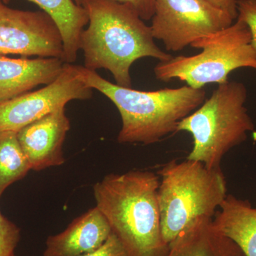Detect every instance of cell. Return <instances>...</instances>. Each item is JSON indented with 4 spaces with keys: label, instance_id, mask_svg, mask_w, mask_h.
<instances>
[{
    "label": "cell",
    "instance_id": "cell-1",
    "mask_svg": "<svg viewBox=\"0 0 256 256\" xmlns=\"http://www.w3.org/2000/svg\"><path fill=\"white\" fill-rule=\"evenodd\" d=\"M88 28L80 36L86 68L106 69L116 84L132 88L130 69L136 60L153 58L166 62L172 55L158 46L150 26L129 4L114 0H86Z\"/></svg>",
    "mask_w": 256,
    "mask_h": 256
},
{
    "label": "cell",
    "instance_id": "cell-19",
    "mask_svg": "<svg viewBox=\"0 0 256 256\" xmlns=\"http://www.w3.org/2000/svg\"><path fill=\"white\" fill-rule=\"evenodd\" d=\"M80 256H133L124 242L112 232L108 238L96 250Z\"/></svg>",
    "mask_w": 256,
    "mask_h": 256
},
{
    "label": "cell",
    "instance_id": "cell-18",
    "mask_svg": "<svg viewBox=\"0 0 256 256\" xmlns=\"http://www.w3.org/2000/svg\"><path fill=\"white\" fill-rule=\"evenodd\" d=\"M238 20L248 26L252 33V46L256 52V0H237Z\"/></svg>",
    "mask_w": 256,
    "mask_h": 256
},
{
    "label": "cell",
    "instance_id": "cell-13",
    "mask_svg": "<svg viewBox=\"0 0 256 256\" xmlns=\"http://www.w3.org/2000/svg\"><path fill=\"white\" fill-rule=\"evenodd\" d=\"M166 256H246L230 238L217 230L213 218H200L170 244Z\"/></svg>",
    "mask_w": 256,
    "mask_h": 256
},
{
    "label": "cell",
    "instance_id": "cell-16",
    "mask_svg": "<svg viewBox=\"0 0 256 256\" xmlns=\"http://www.w3.org/2000/svg\"><path fill=\"white\" fill-rule=\"evenodd\" d=\"M30 170L31 165L18 142V132H0V198L10 185L24 178Z\"/></svg>",
    "mask_w": 256,
    "mask_h": 256
},
{
    "label": "cell",
    "instance_id": "cell-15",
    "mask_svg": "<svg viewBox=\"0 0 256 256\" xmlns=\"http://www.w3.org/2000/svg\"><path fill=\"white\" fill-rule=\"evenodd\" d=\"M10 0H6V3ZM38 5L54 20L63 40L64 62L73 64L80 50V36L88 24V14L74 0H28Z\"/></svg>",
    "mask_w": 256,
    "mask_h": 256
},
{
    "label": "cell",
    "instance_id": "cell-7",
    "mask_svg": "<svg viewBox=\"0 0 256 256\" xmlns=\"http://www.w3.org/2000/svg\"><path fill=\"white\" fill-rule=\"evenodd\" d=\"M150 26L154 40L168 52H178L204 37L229 28L230 14L204 0H156Z\"/></svg>",
    "mask_w": 256,
    "mask_h": 256
},
{
    "label": "cell",
    "instance_id": "cell-11",
    "mask_svg": "<svg viewBox=\"0 0 256 256\" xmlns=\"http://www.w3.org/2000/svg\"><path fill=\"white\" fill-rule=\"evenodd\" d=\"M62 58H10L0 54V104L12 100L40 85H48L63 70Z\"/></svg>",
    "mask_w": 256,
    "mask_h": 256
},
{
    "label": "cell",
    "instance_id": "cell-6",
    "mask_svg": "<svg viewBox=\"0 0 256 256\" xmlns=\"http://www.w3.org/2000/svg\"><path fill=\"white\" fill-rule=\"evenodd\" d=\"M252 42L248 26L237 18L229 28L192 44L193 48L202 50L198 54L160 62L154 69L156 78L163 82L180 79L196 89L226 84L236 69L256 70V52Z\"/></svg>",
    "mask_w": 256,
    "mask_h": 256
},
{
    "label": "cell",
    "instance_id": "cell-21",
    "mask_svg": "<svg viewBox=\"0 0 256 256\" xmlns=\"http://www.w3.org/2000/svg\"><path fill=\"white\" fill-rule=\"evenodd\" d=\"M204 1L228 13L234 20L238 18L237 0H204Z\"/></svg>",
    "mask_w": 256,
    "mask_h": 256
},
{
    "label": "cell",
    "instance_id": "cell-22",
    "mask_svg": "<svg viewBox=\"0 0 256 256\" xmlns=\"http://www.w3.org/2000/svg\"><path fill=\"white\" fill-rule=\"evenodd\" d=\"M3 2H4L5 3V4H6V0H2Z\"/></svg>",
    "mask_w": 256,
    "mask_h": 256
},
{
    "label": "cell",
    "instance_id": "cell-14",
    "mask_svg": "<svg viewBox=\"0 0 256 256\" xmlns=\"http://www.w3.org/2000/svg\"><path fill=\"white\" fill-rule=\"evenodd\" d=\"M213 223L246 256H256V208L250 202L227 195L216 213Z\"/></svg>",
    "mask_w": 256,
    "mask_h": 256
},
{
    "label": "cell",
    "instance_id": "cell-3",
    "mask_svg": "<svg viewBox=\"0 0 256 256\" xmlns=\"http://www.w3.org/2000/svg\"><path fill=\"white\" fill-rule=\"evenodd\" d=\"M82 70L87 85L106 96L118 110L122 126L118 140L124 144L160 142L176 132L180 122L206 100L204 88L184 86L140 92L112 84L85 67Z\"/></svg>",
    "mask_w": 256,
    "mask_h": 256
},
{
    "label": "cell",
    "instance_id": "cell-17",
    "mask_svg": "<svg viewBox=\"0 0 256 256\" xmlns=\"http://www.w3.org/2000/svg\"><path fill=\"white\" fill-rule=\"evenodd\" d=\"M20 238V229L0 212V256H16Z\"/></svg>",
    "mask_w": 256,
    "mask_h": 256
},
{
    "label": "cell",
    "instance_id": "cell-9",
    "mask_svg": "<svg viewBox=\"0 0 256 256\" xmlns=\"http://www.w3.org/2000/svg\"><path fill=\"white\" fill-rule=\"evenodd\" d=\"M0 54L63 60V40L58 26L44 12L12 9L0 0Z\"/></svg>",
    "mask_w": 256,
    "mask_h": 256
},
{
    "label": "cell",
    "instance_id": "cell-4",
    "mask_svg": "<svg viewBox=\"0 0 256 256\" xmlns=\"http://www.w3.org/2000/svg\"><path fill=\"white\" fill-rule=\"evenodd\" d=\"M158 175L162 230L169 245L195 220L213 218L227 196L222 169H208L200 162L173 160Z\"/></svg>",
    "mask_w": 256,
    "mask_h": 256
},
{
    "label": "cell",
    "instance_id": "cell-12",
    "mask_svg": "<svg viewBox=\"0 0 256 256\" xmlns=\"http://www.w3.org/2000/svg\"><path fill=\"white\" fill-rule=\"evenodd\" d=\"M112 234L110 224L98 207L74 220L68 228L48 237L44 256H80L98 248Z\"/></svg>",
    "mask_w": 256,
    "mask_h": 256
},
{
    "label": "cell",
    "instance_id": "cell-8",
    "mask_svg": "<svg viewBox=\"0 0 256 256\" xmlns=\"http://www.w3.org/2000/svg\"><path fill=\"white\" fill-rule=\"evenodd\" d=\"M92 89L84 79L82 66L66 64L60 75L44 88L0 104V132H18L28 124L65 109L70 101L92 98Z\"/></svg>",
    "mask_w": 256,
    "mask_h": 256
},
{
    "label": "cell",
    "instance_id": "cell-10",
    "mask_svg": "<svg viewBox=\"0 0 256 256\" xmlns=\"http://www.w3.org/2000/svg\"><path fill=\"white\" fill-rule=\"evenodd\" d=\"M70 124L62 109L20 130L18 138L32 170L42 171L65 163L64 141Z\"/></svg>",
    "mask_w": 256,
    "mask_h": 256
},
{
    "label": "cell",
    "instance_id": "cell-5",
    "mask_svg": "<svg viewBox=\"0 0 256 256\" xmlns=\"http://www.w3.org/2000/svg\"><path fill=\"white\" fill-rule=\"evenodd\" d=\"M246 87L242 82L218 85L210 99L178 124L176 132H188L194 140L188 160L208 169H220L224 156L255 129L245 106Z\"/></svg>",
    "mask_w": 256,
    "mask_h": 256
},
{
    "label": "cell",
    "instance_id": "cell-2",
    "mask_svg": "<svg viewBox=\"0 0 256 256\" xmlns=\"http://www.w3.org/2000/svg\"><path fill=\"white\" fill-rule=\"evenodd\" d=\"M160 178L152 172L110 174L94 186L96 207L133 256H166L158 200Z\"/></svg>",
    "mask_w": 256,
    "mask_h": 256
},
{
    "label": "cell",
    "instance_id": "cell-20",
    "mask_svg": "<svg viewBox=\"0 0 256 256\" xmlns=\"http://www.w3.org/2000/svg\"><path fill=\"white\" fill-rule=\"evenodd\" d=\"M77 4L82 6L86 0H74ZM118 2L132 5L143 21L152 18L156 11V0H114Z\"/></svg>",
    "mask_w": 256,
    "mask_h": 256
}]
</instances>
